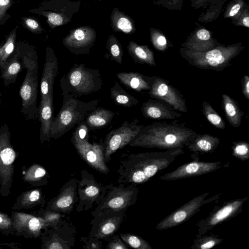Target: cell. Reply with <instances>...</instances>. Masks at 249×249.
<instances>
[{"label": "cell", "mask_w": 249, "mask_h": 249, "mask_svg": "<svg viewBox=\"0 0 249 249\" xmlns=\"http://www.w3.org/2000/svg\"><path fill=\"white\" fill-rule=\"evenodd\" d=\"M150 89L148 91L150 97L162 101L170 105L177 111L186 113L188 107L183 95L169 81L159 76H145Z\"/></svg>", "instance_id": "12"}, {"label": "cell", "mask_w": 249, "mask_h": 249, "mask_svg": "<svg viewBox=\"0 0 249 249\" xmlns=\"http://www.w3.org/2000/svg\"><path fill=\"white\" fill-rule=\"evenodd\" d=\"M197 134L185 123L177 120L170 123L156 122L144 125L128 145L162 150L183 149Z\"/></svg>", "instance_id": "2"}, {"label": "cell", "mask_w": 249, "mask_h": 249, "mask_svg": "<svg viewBox=\"0 0 249 249\" xmlns=\"http://www.w3.org/2000/svg\"><path fill=\"white\" fill-rule=\"evenodd\" d=\"M242 23L245 26H246L248 28L249 27V18L248 16L244 17L243 18Z\"/></svg>", "instance_id": "50"}, {"label": "cell", "mask_w": 249, "mask_h": 249, "mask_svg": "<svg viewBox=\"0 0 249 249\" xmlns=\"http://www.w3.org/2000/svg\"><path fill=\"white\" fill-rule=\"evenodd\" d=\"M21 55L18 48L0 70V77L5 86L14 84L22 68Z\"/></svg>", "instance_id": "25"}, {"label": "cell", "mask_w": 249, "mask_h": 249, "mask_svg": "<svg viewBox=\"0 0 249 249\" xmlns=\"http://www.w3.org/2000/svg\"><path fill=\"white\" fill-rule=\"evenodd\" d=\"M52 229L44 243L47 249H69L74 246L76 230L67 221L61 220Z\"/></svg>", "instance_id": "19"}, {"label": "cell", "mask_w": 249, "mask_h": 249, "mask_svg": "<svg viewBox=\"0 0 249 249\" xmlns=\"http://www.w3.org/2000/svg\"><path fill=\"white\" fill-rule=\"evenodd\" d=\"M142 116L153 120H173L182 116L170 105L155 99L144 102L141 108Z\"/></svg>", "instance_id": "23"}, {"label": "cell", "mask_w": 249, "mask_h": 249, "mask_svg": "<svg viewBox=\"0 0 249 249\" xmlns=\"http://www.w3.org/2000/svg\"><path fill=\"white\" fill-rule=\"evenodd\" d=\"M120 236L128 246L136 249H153L151 245L142 237L132 233H121Z\"/></svg>", "instance_id": "37"}, {"label": "cell", "mask_w": 249, "mask_h": 249, "mask_svg": "<svg viewBox=\"0 0 249 249\" xmlns=\"http://www.w3.org/2000/svg\"><path fill=\"white\" fill-rule=\"evenodd\" d=\"M12 222L13 228L18 233L31 237H38L41 230L46 228L43 217L23 213H15Z\"/></svg>", "instance_id": "22"}, {"label": "cell", "mask_w": 249, "mask_h": 249, "mask_svg": "<svg viewBox=\"0 0 249 249\" xmlns=\"http://www.w3.org/2000/svg\"><path fill=\"white\" fill-rule=\"evenodd\" d=\"M232 155L236 158L246 161L249 159V143L244 141H239L232 142Z\"/></svg>", "instance_id": "38"}, {"label": "cell", "mask_w": 249, "mask_h": 249, "mask_svg": "<svg viewBox=\"0 0 249 249\" xmlns=\"http://www.w3.org/2000/svg\"><path fill=\"white\" fill-rule=\"evenodd\" d=\"M11 133L6 124L0 126V185L8 188L14 173V162L16 152L10 142Z\"/></svg>", "instance_id": "15"}, {"label": "cell", "mask_w": 249, "mask_h": 249, "mask_svg": "<svg viewBox=\"0 0 249 249\" xmlns=\"http://www.w3.org/2000/svg\"><path fill=\"white\" fill-rule=\"evenodd\" d=\"M99 99L84 102L76 98L63 102L56 116L53 118L51 130V137L57 139L71 129L84 121L88 114L96 108Z\"/></svg>", "instance_id": "6"}, {"label": "cell", "mask_w": 249, "mask_h": 249, "mask_svg": "<svg viewBox=\"0 0 249 249\" xmlns=\"http://www.w3.org/2000/svg\"><path fill=\"white\" fill-rule=\"evenodd\" d=\"M58 69L57 58L54 51L51 47H48L46 49L45 62L40 83V98L53 95L54 81Z\"/></svg>", "instance_id": "21"}, {"label": "cell", "mask_w": 249, "mask_h": 249, "mask_svg": "<svg viewBox=\"0 0 249 249\" xmlns=\"http://www.w3.org/2000/svg\"><path fill=\"white\" fill-rule=\"evenodd\" d=\"M62 215L57 212L48 210L44 214V219L46 227H52L61 220Z\"/></svg>", "instance_id": "44"}, {"label": "cell", "mask_w": 249, "mask_h": 249, "mask_svg": "<svg viewBox=\"0 0 249 249\" xmlns=\"http://www.w3.org/2000/svg\"><path fill=\"white\" fill-rule=\"evenodd\" d=\"M202 112L205 118L215 127L224 130L226 124L223 119L207 101L202 103Z\"/></svg>", "instance_id": "36"}, {"label": "cell", "mask_w": 249, "mask_h": 249, "mask_svg": "<svg viewBox=\"0 0 249 249\" xmlns=\"http://www.w3.org/2000/svg\"><path fill=\"white\" fill-rule=\"evenodd\" d=\"M220 143L219 138L209 134H197L187 148L195 154L213 153Z\"/></svg>", "instance_id": "27"}, {"label": "cell", "mask_w": 249, "mask_h": 249, "mask_svg": "<svg viewBox=\"0 0 249 249\" xmlns=\"http://www.w3.org/2000/svg\"><path fill=\"white\" fill-rule=\"evenodd\" d=\"M242 92L247 100H249V77L247 75H244L242 81Z\"/></svg>", "instance_id": "47"}, {"label": "cell", "mask_w": 249, "mask_h": 249, "mask_svg": "<svg viewBox=\"0 0 249 249\" xmlns=\"http://www.w3.org/2000/svg\"><path fill=\"white\" fill-rule=\"evenodd\" d=\"M126 47L129 55L135 63L151 66L157 65L153 52L146 45H140L131 40Z\"/></svg>", "instance_id": "30"}, {"label": "cell", "mask_w": 249, "mask_h": 249, "mask_svg": "<svg viewBox=\"0 0 249 249\" xmlns=\"http://www.w3.org/2000/svg\"><path fill=\"white\" fill-rule=\"evenodd\" d=\"M17 28L13 29L5 42L0 45V70L14 52L17 36Z\"/></svg>", "instance_id": "35"}, {"label": "cell", "mask_w": 249, "mask_h": 249, "mask_svg": "<svg viewBox=\"0 0 249 249\" xmlns=\"http://www.w3.org/2000/svg\"><path fill=\"white\" fill-rule=\"evenodd\" d=\"M1 99H0V104H1Z\"/></svg>", "instance_id": "52"}, {"label": "cell", "mask_w": 249, "mask_h": 249, "mask_svg": "<svg viewBox=\"0 0 249 249\" xmlns=\"http://www.w3.org/2000/svg\"><path fill=\"white\" fill-rule=\"evenodd\" d=\"M128 246L125 244L118 235H113L108 239L106 247L108 249H127Z\"/></svg>", "instance_id": "42"}, {"label": "cell", "mask_w": 249, "mask_h": 249, "mask_svg": "<svg viewBox=\"0 0 249 249\" xmlns=\"http://www.w3.org/2000/svg\"><path fill=\"white\" fill-rule=\"evenodd\" d=\"M111 98L115 104L126 107H131L139 103V100L129 94L115 81L110 90Z\"/></svg>", "instance_id": "32"}, {"label": "cell", "mask_w": 249, "mask_h": 249, "mask_svg": "<svg viewBox=\"0 0 249 249\" xmlns=\"http://www.w3.org/2000/svg\"><path fill=\"white\" fill-rule=\"evenodd\" d=\"M125 211L110 212L94 217L90 222L89 236L107 240L118 231L125 218Z\"/></svg>", "instance_id": "16"}, {"label": "cell", "mask_w": 249, "mask_h": 249, "mask_svg": "<svg viewBox=\"0 0 249 249\" xmlns=\"http://www.w3.org/2000/svg\"><path fill=\"white\" fill-rule=\"evenodd\" d=\"M223 239L219 235L213 233L196 235L191 249H210L220 244Z\"/></svg>", "instance_id": "34"}, {"label": "cell", "mask_w": 249, "mask_h": 249, "mask_svg": "<svg viewBox=\"0 0 249 249\" xmlns=\"http://www.w3.org/2000/svg\"><path fill=\"white\" fill-rule=\"evenodd\" d=\"M46 170L39 164H33L26 171L24 178L27 181H38L46 175Z\"/></svg>", "instance_id": "39"}, {"label": "cell", "mask_w": 249, "mask_h": 249, "mask_svg": "<svg viewBox=\"0 0 249 249\" xmlns=\"http://www.w3.org/2000/svg\"><path fill=\"white\" fill-rule=\"evenodd\" d=\"M12 227V219L6 214L0 213V230H8Z\"/></svg>", "instance_id": "46"}, {"label": "cell", "mask_w": 249, "mask_h": 249, "mask_svg": "<svg viewBox=\"0 0 249 249\" xmlns=\"http://www.w3.org/2000/svg\"><path fill=\"white\" fill-rule=\"evenodd\" d=\"M105 57L107 59L122 64L123 50L121 44L113 34L110 35L107 40Z\"/></svg>", "instance_id": "33"}, {"label": "cell", "mask_w": 249, "mask_h": 249, "mask_svg": "<svg viewBox=\"0 0 249 249\" xmlns=\"http://www.w3.org/2000/svg\"><path fill=\"white\" fill-rule=\"evenodd\" d=\"M71 141L79 155L89 165L103 174L108 173L102 143H90L88 137L81 138L74 132Z\"/></svg>", "instance_id": "14"}, {"label": "cell", "mask_w": 249, "mask_h": 249, "mask_svg": "<svg viewBox=\"0 0 249 249\" xmlns=\"http://www.w3.org/2000/svg\"><path fill=\"white\" fill-rule=\"evenodd\" d=\"M139 122L137 119L132 122L125 121L118 128L107 134L102 143L106 162L111 160V155L117 150L128 145L143 127L144 125L138 124Z\"/></svg>", "instance_id": "11"}, {"label": "cell", "mask_w": 249, "mask_h": 249, "mask_svg": "<svg viewBox=\"0 0 249 249\" xmlns=\"http://www.w3.org/2000/svg\"><path fill=\"white\" fill-rule=\"evenodd\" d=\"M249 196L236 198L225 202L220 206H215L209 214L196 224L198 228L196 235L207 233L216 226L234 217L242 211Z\"/></svg>", "instance_id": "10"}, {"label": "cell", "mask_w": 249, "mask_h": 249, "mask_svg": "<svg viewBox=\"0 0 249 249\" xmlns=\"http://www.w3.org/2000/svg\"><path fill=\"white\" fill-rule=\"evenodd\" d=\"M105 186L88 171L86 169L82 170L81 179L78 180L77 211H88L94 205H96L101 197Z\"/></svg>", "instance_id": "13"}, {"label": "cell", "mask_w": 249, "mask_h": 249, "mask_svg": "<svg viewBox=\"0 0 249 249\" xmlns=\"http://www.w3.org/2000/svg\"><path fill=\"white\" fill-rule=\"evenodd\" d=\"M41 197L39 190L35 189L25 192L21 197L20 203L23 207L31 206L37 202Z\"/></svg>", "instance_id": "40"}, {"label": "cell", "mask_w": 249, "mask_h": 249, "mask_svg": "<svg viewBox=\"0 0 249 249\" xmlns=\"http://www.w3.org/2000/svg\"><path fill=\"white\" fill-rule=\"evenodd\" d=\"M22 19L24 26L31 32L37 34L43 32V28L36 19L31 18H22Z\"/></svg>", "instance_id": "43"}, {"label": "cell", "mask_w": 249, "mask_h": 249, "mask_svg": "<svg viewBox=\"0 0 249 249\" xmlns=\"http://www.w3.org/2000/svg\"><path fill=\"white\" fill-rule=\"evenodd\" d=\"M53 118V95L40 98L38 119L40 123L39 138L42 143L49 142L51 139V130Z\"/></svg>", "instance_id": "24"}, {"label": "cell", "mask_w": 249, "mask_h": 249, "mask_svg": "<svg viewBox=\"0 0 249 249\" xmlns=\"http://www.w3.org/2000/svg\"><path fill=\"white\" fill-rule=\"evenodd\" d=\"M83 242L85 243L84 248L98 249L102 248L101 240L90 238L88 236L87 238H83Z\"/></svg>", "instance_id": "45"}, {"label": "cell", "mask_w": 249, "mask_h": 249, "mask_svg": "<svg viewBox=\"0 0 249 249\" xmlns=\"http://www.w3.org/2000/svg\"><path fill=\"white\" fill-rule=\"evenodd\" d=\"M151 41L155 48L160 51H164L167 46L165 37L158 33H151Z\"/></svg>", "instance_id": "41"}, {"label": "cell", "mask_w": 249, "mask_h": 249, "mask_svg": "<svg viewBox=\"0 0 249 249\" xmlns=\"http://www.w3.org/2000/svg\"><path fill=\"white\" fill-rule=\"evenodd\" d=\"M120 81L127 88L140 92L142 90H149L150 85L145 75L137 72H122L116 75Z\"/></svg>", "instance_id": "31"}, {"label": "cell", "mask_w": 249, "mask_h": 249, "mask_svg": "<svg viewBox=\"0 0 249 249\" xmlns=\"http://www.w3.org/2000/svg\"><path fill=\"white\" fill-rule=\"evenodd\" d=\"M229 165V163L223 164L219 161L204 162L195 160L182 164L175 170L164 174L160 177V179L166 181L185 179L214 172L221 168L228 167Z\"/></svg>", "instance_id": "18"}, {"label": "cell", "mask_w": 249, "mask_h": 249, "mask_svg": "<svg viewBox=\"0 0 249 249\" xmlns=\"http://www.w3.org/2000/svg\"><path fill=\"white\" fill-rule=\"evenodd\" d=\"M1 96H2V93L0 91V98L1 97Z\"/></svg>", "instance_id": "51"}, {"label": "cell", "mask_w": 249, "mask_h": 249, "mask_svg": "<svg viewBox=\"0 0 249 249\" xmlns=\"http://www.w3.org/2000/svg\"><path fill=\"white\" fill-rule=\"evenodd\" d=\"M184 152L183 149H173L162 152L124 154L117 170V182L135 185L145 183Z\"/></svg>", "instance_id": "1"}, {"label": "cell", "mask_w": 249, "mask_h": 249, "mask_svg": "<svg viewBox=\"0 0 249 249\" xmlns=\"http://www.w3.org/2000/svg\"><path fill=\"white\" fill-rule=\"evenodd\" d=\"M78 180L72 178L65 183L58 195L48 204V210L65 214L72 211L77 203Z\"/></svg>", "instance_id": "20"}, {"label": "cell", "mask_w": 249, "mask_h": 249, "mask_svg": "<svg viewBox=\"0 0 249 249\" xmlns=\"http://www.w3.org/2000/svg\"><path fill=\"white\" fill-rule=\"evenodd\" d=\"M241 8V5L239 3H237L233 5L229 13V17L234 16L240 10Z\"/></svg>", "instance_id": "49"}, {"label": "cell", "mask_w": 249, "mask_h": 249, "mask_svg": "<svg viewBox=\"0 0 249 249\" xmlns=\"http://www.w3.org/2000/svg\"><path fill=\"white\" fill-rule=\"evenodd\" d=\"M222 107L229 124L233 127H239L242 122L244 112L238 103L226 94L222 95Z\"/></svg>", "instance_id": "29"}, {"label": "cell", "mask_w": 249, "mask_h": 249, "mask_svg": "<svg viewBox=\"0 0 249 249\" xmlns=\"http://www.w3.org/2000/svg\"><path fill=\"white\" fill-rule=\"evenodd\" d=\"M111 27L115 32L132 34L136 31L135 22L118 7H114L110 16Z\"/></svg>", "instance_id": "28"}, {"label": "cell", "mask_w": 249, "mask_h": 249, "mask_svg": "<svg viewBox=\"0 0 249 249\" xmlns=\"http://www.w3.org/2000/svg\"><path fill=\"white\" fill-rule=\"evenodd\" d=\"M209 194L206 192L186 202L160 221L156 229L160 231L167 230L184 223L198 212L202 207L219 199L222 195L220 193L207 198Z\"/></svg>", "instance_id": "9"}, {"label": "cell", "mask_w": 249, "mask_h": 249, "mask_svg": "<svg viewBox=\"0 0 249 249\" xmlns=\"http://www.w3.org/2000/svg\"><path fill=\"white\" fill-rule=\"evenodd\" d=\"M96 39V32L89 26H81L70 31L62 40L64 47L76 55L89 54Z\"/></svg>", "instance_id": "17"}, {"label": "cell", "mask_w": 249, "mask_h": 249, "mask_svg": "<svg viewBox=\"0 0 249 249\" xmlns=\"http://www.w3.org/2000/svg\"><path fill=\"white\" fill-rule=\"evenodd\" d=\"M60 83L64 102L97 92L102 88L103 81L99 69L87 67L84 63H75L62 76Z\"/></svg>", "instance_id": "3"}, {"label": "cell", "mask_w": 249, "mask_h": 249, "mask_svg": "<svg viewBox=\"0 0 249 249\" xmlns=\"http://www.w3.org/2000/svg\"><path fill=\"white\" fill-rule=\"evenodd\" d=\"M81 5L80 0H48L42 3L36 12L46 17L50 28L53 29L71 22Z\"/></svg>", "instance_id": "8"}, {"label": "cell", "mask_w": 249, "mask_h": 249, "mask_svg": "<svg viewBox=\"0 0 249 249\" xmlns=\"http://www.w3.org/2000/svg\"><path fill=\"white\" fill-rule=\"evenodd\" d=\"M244 49L241 43L225 46L218 45L213 49L200 52L181 48L179 52L189 65L200 69L221 71L231 65V60Z\"/></svg>", "instance_id": "5"}, {"label": "cell", "mask_w": 249, "mask_h": 249, "mask_svg": "<svg viewBox=\"0 0 249 249\" xmlns=\"http://www.w3.org/2000/svg\"><path fill=\"white\" fill-rule=\"evenodd\" d=\"M139 190L136 185L113 182L105 185L101 197L91 212L94 217L102 214L126 211L137 201Z\"/></svg>", "instance_id": "7"}, {"label": "cell", "mask_w": 249, "mask_h": 249, "mask_svg": "<svg viewBox=\"0 0 249 249\" xmlns=\"http://www.w3.org/2000/svg\"><path fill=\"white\" fill-rule=\"evenodd\" d=\"M11 5V0H0V20Z\"/></svg>", "instance_id": "48"}, {"label": "cell", "mask_w": 249, "mask_h": 249, "mask_svg": "<svg viewBox=\"0 0 249 249\" xmlns=\"http://www.w3.org/2000/svg\"><path fill=\"white\" fill-rule=\"evenodd\" d=\"M18 49L21 55L22 67L26 70L23 81L20 87L19 95L21 100L20 112L29 120L38 118L37 106L38 93V64L36 53L33 50L23 51Z\"/></svg>", "instance_id": "4"}, {"label": "cell", "mask_w": 249, "mask_h": 249, "mask_svg": "<svg viewBox=\"0 0 249 249\" xmlns=\"http://www.w3.org/2000/svg\"><path fill=\"white\" fill-rule=\"evenodd\" d=\"M115 113L105 108H96L91 111L84 120L89 130L107 127L111 122Z\"/></svg>", "instance_id": "26"}, {"label": "cell", "mask_w": 249, "mask_h": 249, "mask_svg": "<svg viewBox=\"0 0 249 249\" xmlns=\"http://www.w3.org/2000/svg\"><path fill=\"white\" fill-rule=\"evenodd\" d=\"M99 1H101L102 0H99Z\"/></svg>", "instance_id": "53"}]
</instances>
